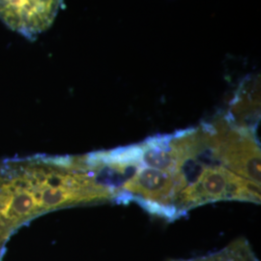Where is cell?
I'll list each match as a JSON object with an SVG mask.
<instances>
[{
	"instance_id": "1",
	"label": "cell",
	"mask_w": 261,
	"mask_h": 261,
	"mask_svg": "<svg viewBox=\"0 0 261 261\" xmlns=\"http://www.w3.org/2000/svg\"><path fill=\"white\" fill-rule=\"evenodd\" d=\"M63 0H0V20L29 40L50 28Z\"/></svg>"
},
{
	"instance_id": "2",
	"label": "cell",
	"mask_w": 261,
	"mask_h": 261,
	"mask_svg": "<svg viewBox=\"0 0 261 261\" xmlns=\"http://www.w3.org/2000/svg\"><path fill=\"white\" fill-rule=\"evenodd\" d=\"M167 261H259L250 242L240 237L220 251L194 258H177Z\"/></svg>"
}]
</instances>
